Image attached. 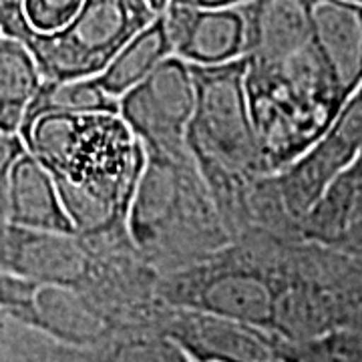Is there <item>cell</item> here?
<instances>
[{"label":"cell","instance_id":"obj_1","mask_svg":"<svg viewBox=\"0 0 362 362\" xmlns=\"http://www.w3.org/2000/svg\"><path fill=\"white\" fill-rule=\"evenodd\" d=\"M21 137L52 175L77 233L127 223L145 149L119 113H45L25 123Z\"/></svg>","mask_w":362,"mask_h":362},{"label":"cell","instance_id":"obj_2","mask_svg":"<svg viewBox=\"0 0 362 362\" xmlns=\"http://www.w3.org/2000/svg\"><path fill=\"white\" fill-rule=\"evenodd\" d=\"M246 97L266 175L292 165L344 105L314 42L266 63L246 61Z\"/></svg>","mask_w":362,"mask_h":362},{"label":"cell","instance_id":"obj_3","mask_svg":"<svg viewBox=\"0 0 362 362\" xmlns=\"http://www.w3.org/2000/svg\"><path fill=\"white\" fill-rule=\"evenodd\" d=\"M157 16L147 0H85L69 25L39 33L26 21L23 0H0V35L25 45L42 81L93 78Z\"/></svg>","mask_w":362,"mask_h":362},{"label":"cell","instance_id":"obj_4","mask_svg":"<svg viewBox=\"0 0 362 362\" xmlns=\"http://www.w3.org/2000/svg\"><path fill=\"white\" fill-rule=\"evenodd\" d=\"M189 66L195 107L185 145L199 173L218 181L266 175L247 107L246 59Z\"/></svg>","mask_w":362,"mask_h":362},{"label":"cell","instance_id":"obj_5","mask_svg":"<svg viewBox=\"0 0 362 362\" xmlns=\"http://www.w3.org/2000/svg\"><path fill=\"white\" fill-rule=\"evenodd\" d=\"M127 226L135 244L159 254L175 252L183 233L202 247L226 242L220 216L189 153H145Z\"/></svg>","mask_w":362,"mask_h":362},{"label":"cell","instance_id":"obj_6","mask_svg":"<svg viewBox=\"0 0 362 362\" xmlns=\"http://www.w3.org/2000/svg\"><path fill=\"white\" fill-rule=\"evenodd\" d=\"M194 107L192 66L175 54L119 97V117L141 141L145 153H189L185 137Z\"/></svg>","mask_w":362,"mask_h":362},{"label":"cell","instance_id":"obj_7","mask_svg":"<svg viewBox=\"0 0 362 362\" xmlns=\"http://www.w3.org/2000/svg\"><path fill=\"white\" fill-rule=\"evenodd\" d=\"M362 149V85L340 107L320 139L276 177L278 195L288 218H302L320 199L324 189Z\"/></svg>","mask_w":362,"mask_h":362},{"label":"cell","instance_id":"obj_8","mask_svg":"<svg viewBox=\"0 0 362 362\" xmlns=\"http://www.w3.org/2000/svg\"><path fill=\"white\" fill-rule=\"evenodd\" d=\"M0 270L37 286L73 288L87 278L89 258L75 235L35 232L0 220Z\"/></svg>","mask_w":362,"mask_h":362},{"label":"cell","instance_id":"obj_9","mask_svg":"<svg viewBox=\"0 0 362 362\" xmlns=\"http://www.w3.org/2000/svg\"><path fill=\"white\" fill-rule=\"evenodd\" d=\"M173 54L189 65H221L244 57L246 25L240 6L199 8L169 2L163 11Z\"/></svg>","mask_w":362,"mask_h":362},{"label":"cell","instance_id":"obj_10","mask_svg":"<svg viewBox=\"0 0 362 362\" xmlns=\"http://www.w3.org/2000/svg\"><path fill=\"white\" fill-rule=\"evenodd\" d=\"M168 337L194 362H278L276 332L207 312L180 314Z\"/></svg>","mask_w":362,"mask_h":362},{"label":"cell","instance_id":"obj_11","mask_svg":"<svg viewBox=\"0 0 362 362\" xmlns=\"http://www.w3.org/2000/svg\"><path fill=\"white\" fill-rule=\"evenodd\" d=\"M312 42L346 101L362 85V4L310 0Z\"/></svg>","mask_w":362,"mask_h":362},{"label":"cell","instance_id":"obj_12","mask_svg":"<svg viewBox=\"0 0 362 362\" xmlns=\"http://www.w3.org/2000/svg\"><path fill=\"white\" fill-rule=\"evenodd\" d=\"M4 221L35 232L77 235L52 175L28 151L14 161L8 173Z\"/></svg>","mask_w":362,"mask_h":362},{"label":"cell","instance_id":"obj_13","mask_svg":"<svg viewBox=\"0 0 362 362\" xmlns=\"http://www.w3.org/2000/svg\"><path fill=\"white\" fill-rule=\"evenodd\" d=\"M246 25L244 59L266 63L312 42L310 0H246L240 4Z\"/></svg>","mask_w":362,"mask_h":362},{"label":"cell","instance_id":"obj_14","mask_svg":"<svg viewBox=\"0 0 362 362\" xmlns=\"http://www.w3.org/2000/svg\"><path fill=\"white\" fill-rule=\"evenodd\" d=\"M194 310L250 324L278 334L280 294L258 274L230 272L207 282L192 302Z\"/></svg>","mask_w":362,"mask_h":362},{"label":"cell","instance_id":"obj_15","mask_svg":"<svg viewBox=\"0 0 362 362\" xmlns=\"http://www.w3.org/2000/svg\"><path fill=\"white\" fill-rule=\"evenodd\" d=\"M362 221V149L342 169L300 221L302 233L316 244H330Z\"/></svg>","mask_w":362,"mask_h":362},{"label":"cell","instance_id":"obj_16","mask_svg":"<svg viewBox=\"0 0 362 362\" xmlns=\"http://www.w3.org/2000/svg\"><path fill=\"white\" fill-rule=\"evenodd\" d=\"M171 54L173 51H171L168 28L163 23V14H159L151 25L145 26L141 33H137L119 51V54L107 65L101 75L95 77V81L119 101L121 95L133 89Z\"/></svg>","mask_w":362,"mask_h":362},{"label":"cell","instance_id":"obj_17","mask_svg":"<svg viewBox=\"0 0 362 362\" xmlns=\"http://www.w3.org/2000/svg\"><path fill=\"white\" fill-rule=\"evenodd\" d=\"M42 75L23 42L0 35V129L21 133Z\"/></svg>","mask_w":362,"mask_h":362},{"label":"cell","instance_id":"obj_18","mask_svg":"<svg viewBox=\"0 0 362 362\" xmlns=\"http://www.w3.org/2000/svg\"><path fill=\"white\" fill-rule=\"evenodd\" d=\"M45 113H119V101L95 77L42 81L37 97L26 111L25 123Z\"/></svg>","mask_w":362,"mask_h":362},{"label":"cell","instance_id":"obj_19","mask_svg":"<svg viewBox=\"0 0 362 362\" xmlns=\"http://www.w3.org/2000/svg\"><path fill=\"white\" fill-rule=\"evenodd\" d=\"M276 356L282 362H362V328H334L300 340L276 334Z\"/></svg>","mask_w":362,"mask_h":362},{"label":"cell","instance_id":"obj_20","mask_svg":"<svg viewBox=\"0 0 362 362\" xmlns=\"http://www.w3.org/2000/svg\"><path fill=\"white\" fill-rule=\"evenodd\" d=\"M113 362H194L171 338H143L119 346Z\"/></svg>","mask_w":362,"mask_h":362},{"label":"cell","instance_id":"obj_21","mask_svg":"<svg viewBox=\"0 0 362 362\" xmlns=\"http://www.w3.org/2000/svg\"><path fill=\"white\" fill-rule=\"evenodd\" d=\"M85 0H23L28 25L39 33H52L71 23Z\"/></svg>","mask_w":362,"mask_h":362},{"label":"cell","instance_id":"obj_22","mask_svg":"<svg viewBox=\"0 0 362 362\" xmlns=\"http://www.w3.org/2000/svg\"><path fill=\"white\" fill-rule=\"evenodd\" d=\"M39 286L0 270V310L18 318L30 306Z\"/></svg>","mask_w":362,"mask_h":362},{"label":"cell","instance_id":"obj_23","mask_svg":"<svg viewBox=\"0 0 362 362\" xmlns=\"http://www.w3.org/2000/svg\"><path fill=\"white\" fill-rule=\"evenodd\" d=\"M25 143L21 133L0 129V220H4V194H6V181L14 161L25 153Z\"/></svg>","mask_w":362,"mask_h":362},{"label":"cell","instance_id":"obj_24","mask_svg":"<svg viewBox=\"0 0 362 362\" xmlns=\"http://www.w3.org/2000/svg\"><path fill=\"white\" fill-rule=\"evenodd\" d=\"M324 246L334 247L342 254H349V256L362 259V221L350 226L349 230L340 233L337 240H332L330 244H324Z\"/></svg>","mask_w":362,"mask_h":362},{"label":"cell","instance_id":"obj_25","mask_svg":"<svg viewBox=\"0 0 362 362\" xmlns=\"http://www.w3.org/2000/svg\"><path fill=\"white\" fill-rule=\"evenodd\" d=\"M189 6H199V8H228V6H240L246 0H173Z\"/></svg>","mask_w":362,"mask_h":362},{"label":"cell","instance_id":"obj_26","mask_svg":"<svg viewBox=\"0 0 362 362\" xmlns=\"http://www.w3.org/2000/svg\"><path fill=\"white\" fill-rule=\"evenodd\" d=\"M147 2H149V6H151L157 14H161L165 8H168L171 0H147Z\"/></svg>","mask_w":362,"mask_h":362},{"label":"cell","instance_id":"obj_27","mask_svg":"<svg viewBox=\"0 0 362 362\" xmlns=\"http://www.w3.org/2000/svg\"><path fill=\"white\" fill-rule=\"evenodd\" d=\"M349 2H354V4H362V0H349Z\"/></svg>","mask_w":362,"mask_h":362}]
</instances>
